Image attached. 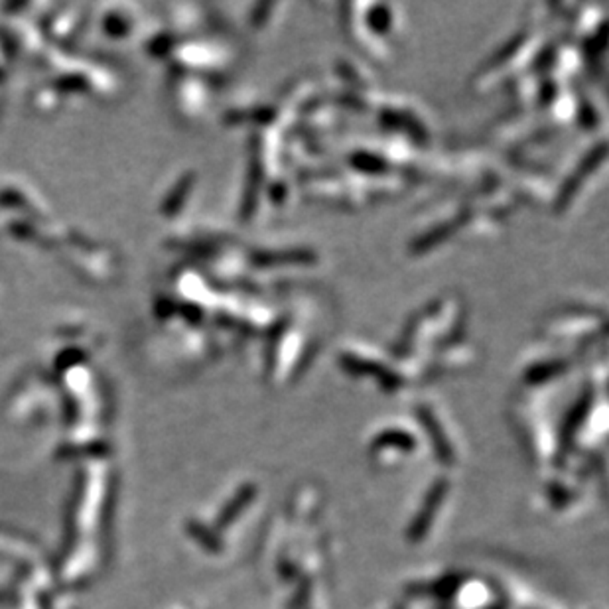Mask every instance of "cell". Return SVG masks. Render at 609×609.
Segmentation results:
<instances>
[{
    "instance_id": "obj_1",
    "label": "cell",
    "mask_w": 609,
    "mask_h": 609,
    "mask_svg": "<svg viewBox=\"0 0 609 609\" xmlns=\"http://www.w3.org/2000/svg\"><path fill=\"white\" fill-rule=\"evenodd\" d=\"M446 491H448V483L438 481V483H434V488L430 489V493L426 495L424 507L416 515L411 530H408V537H411L413 542H418V540L424 538L428 529H430V525H432L434 515L438 513V509H440V503L446 497Z\"/></svg>"
},
{
    "instance_id": "obj_2",
    "label": "cell",
    "mask_w": 609,
    "mask_h": 609,
    "mask_svg": "<svg viewBox=\"0 0 609 609\" xmlns=\"http://www.w3.org/2000/svg\"><path fill=\"white\" fill-rule=\"evenodd\" d=\"M254 497V485H246V488H243L239 493H237V497L233 503H229V507H227L223 511V515H221V527H227L229 522H233V519L239 515V513L249 505V503L253 501Z\"/></svg>"
},
{
    "instance_id": "obj_3",
    "label": "cell",
    "mask_w": 609,
    "mask_h": 609,
    "mask_svg": "<svg viewBox=\"0 0 609 609\" xmlns=\"http://www.w3.org/2000/svg\"><path fill=\"white\" fill-rule=\"evenodd\" d=\"M396 609H403V607H396Z\"/></svg>"
}]
</instances>
